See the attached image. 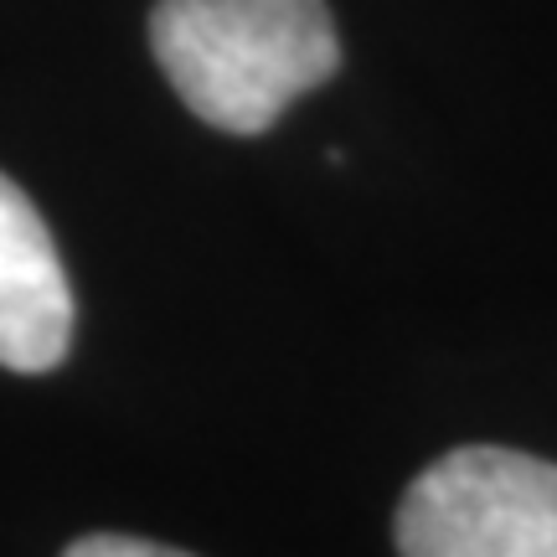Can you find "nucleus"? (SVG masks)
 Returning a JSON list of instances; mask_svg holds the SVG:
<instances>
[{
  "label": "nucleus",
  "instance_id": "1",
  "mask_svg": "<svg viewBox=\"0 0 557 557\" xmlns=\"http://www.w3.org/2000/svg\"><path fill=\"white\" fill-rule=\"evenodd\" d=\"M150 47L181 103L227 135H263L341 67L325 0H160Z\"/></svg>",
  "mask_w": 557,
  "mask_h": 557
},
{
  "label": "nucleus",
  "instance_id": "2",
  "mask_svg": "<svg viewBox=\"0 0 557 557\" xmlns=\"http://www.w3.org/2000/svg\"><path fill=\"white\" fill-rule=\"evenodd\" d=\"M403 557H557V465L465 444L403 491Z\"/></svg>",
  "mask_w": 557,
  "mask_h": 557
},
{
  "label": "nucleus",
  "instance_id": "3",
  "mask_svg": "<svg viewBox=\"0 0 557 557\" xmlns=\"http://www.w3.org/2000/svg\"><path fill=\"white\" fill-rule=\"evenodd\" d=\"M73 346V289L41 212L0 176V367L52 372Z\"/></svg>",
  "mask_w": 557,
  "mask_h": 557
},
{
  "label": "nucleus",
  "instance_id": "4",
  "mask_svg": "<svg viewBox=\"0 0 557 557\" xmlns=\"http://www.w3.org/2000/svg\"><path fill=\"white\" fill-rule=\"evenodd\" d=\"M62 557H191V553H176V547H160V542H145V537L99 532V537L73 542V547H67Z\"/></svg>",
  "mask_w": 557,
  "mask_h": 557
}]
</instances>
